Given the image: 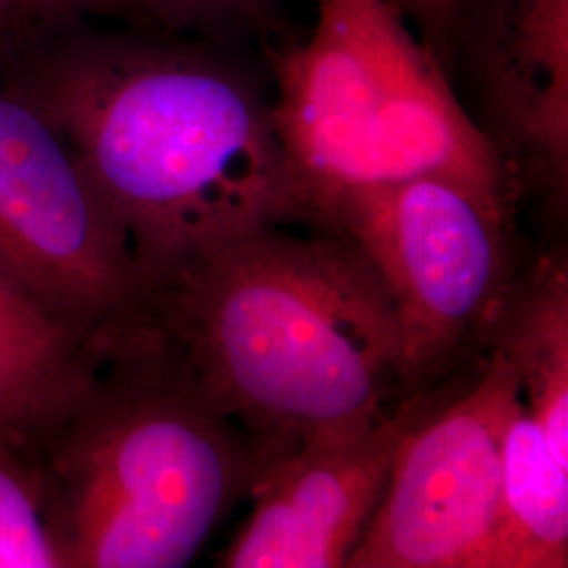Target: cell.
<instances>
[{
  "label": "cell",
  "mask_w": 568,
  "mask_h": 568,
  "mask_svg": "<svg viewBox=\"0 0 568 568\" xmlns=\"http://www.w3.org/2000/svg\"><path fill=\"white\" fill-rule=\"evenodd\" d=\"M0 81L74 150L119 217L143 291L206 244L262 225H312L272 100L206 42L21 20Z\"/></svg>",
  "instance_id": "obj_1"
},
{
  "label": "cell",
  "mask_w": 568,
  "mask_h": 568,
  "mask_svg": "<svg viewBox=\"0 0 568 568\" xmlns=\"http://www.w3.org/2000/svg\"><path fill=\"white\" fill-rule=\"evenodd\" d=\"M142 316L262 450L368 426L406 389L386 284L318 225L206 244L145 286Z\"/></svg>",
  "instance_id": "obj_2"
},
{
  "label": "cell",
  "mask_w": 568,
  "mask_h": 568,
  "mask_svg": "<svg viewBox=\"0 0 568 568\" xmlns=\"http://www.w3.org/2000/svg\"><path fill=\"white\" fill-rule=\"evenodd\" d=\"M32 448L61 568L190 565L264 462L143 318Z\"/></svg>",
  "instance_id": "obj_3"
},
{
  "label": "cell",
  "mask_w": 568,
  "mask_h": 568,
  "mask_svg": "<svg viewBox=\"0 0 568 568\" xmlns=\"http://www.w3.org/2000/svg\"><path fill=\"white\" fill-rule=\"evenodd\" d=\"M276 131L312 225L347 192L440 178L511 217L520 192L447 72L389 0H318L310 37L267 51Z\"/></svg>",
  "instance_id": "obj_4"
},
{
  "label": "cell",
  "mask_w": 568,
  "mask_h": 568,
  "mask_svg": "<svg viewBox=\"0 0 568 568\" xmlns=\"http://www.w3.org/2000/svg\"><path fill=\"white\" fill-rule=\"evenodd\" d=\"M511 217L440 178L371 185L331 204L318 227L345 234L379 272L403 339L406 392L457 365L487 333L516 278Z\"/></svg>",
  "instance_id": "obj_5"
},
{
  "label": "cell",
  "mask_w": 568,
  "mask_h": 568,
  "mask_svg": "<svg viewBox=\"0 0 568 568\" xmlns=\"http://www.w3.org/2000/svg\"><path fill=\"white\" fill-rule=\"evenodd\" d=\"M0 274L89 344L142 321L129 234L58 129L2 81Z\"/></svg>",
  "instance_id": "obj_6"
},
{
  "label": "cell",
  "mask_w": 568,
  "mask_h": 568,
  "mask_svg": "<svg viewBox=\"0 0 568 568\" xmlns=\"http://www.w3.org/2000/svg\"><path fill=\"white\" fill-rule=\"evenodd\" d=\"M518 375L488 347L478 377L422 415L396 450L389 480L349 568H488L501 514V438Z\"/></svg>",
  "instance_id": "obj_7"
},
{
  "label": "cell",
  "mask_w": 568,
  "mask_h": 568,
  "mask_svg": "<svg viewBox=\"0 0 568 568\" xmlns=\"http://www.w3.org/2000/svg\"><path fill=\"white\" fill-rule=\"evenodd\" d=\"M436 58L518 187L568 190V0H453Z\"/></svg>",
  "instance_id": "obj_8"
},
{
  "label": "cell",
  "mask_w": 568,
  "mask_h": 568,
  "mask_svg": "<svg viewBox=\"0 0 568 568\" xmlns=\"http://www.w3.org/2000/svg\"><path fill=\"white\" fill-rule=\"evenodd\" d=\"M419 396L368 426L267 450L224 568H345L384 497Z\"/></svg>",
  "instance_id": "obj_9"
},
{
  "label": "cell",
  "mask_w": 568,
  "mask_h": 568,
  "mask_svg": "<svg viewBox=\"0 0 568 568\" xmlns=\"http://www.w3.org/2000/svg\"><path fill=\"white\" fill-rule=\"evenodd\" d=\"M102 345L89 344L0 274V429L34 445L93 375Z\"/></svg>",
  "instance_id": "obj_10"
},
{
  "label": "cell",
  "mask_w": 568,
  "mask_h": 568,
  "mask_svg": "<svg viewBox=\"0 0 568 568\" xmlns=\"http://www.w3.org/2000/svg\"><path fill=\"white\" fill-rule=\"evenodd\" d=\"M488 347L518 375L527 410L549 448L568 466V270L565 255H546L516 274L488 328Z\"/></svg>",
  "instance_id": "obj_11"
},
{
  "label": "cell",
  "mask_w": 568,
  "mask_h": 568,
  "mask_svg": "<svg viewBox=\"0 0 568 568\" xmlns=\"http://www.w3.org/2000/svg\"><path fill=\"white\" fill-rule=\"evenodd\" d=\"M567 565L568 466L518 394L501 438V514L488 568Z\"/></svg>",
  "instance_id": "obj_12"
},
{
  "label": "cell",
  "mask_w": 568,
  "mask_h": 568,
  "mask_svg": "<svg viewBox=\"0 0 568 568\" xmlns=\"http://www.w3.org/2000/svg\"><path fill=\"white\" fill-rule=\"evenodd\" d=\"M0 568H61L34 448L0 429Z\"/></svg>",
  "instance_id": "obj_13"
},
{
  "label": "cell",
  "mask_w": 568,
  "mask_h": 568,
  "mask_svg": "<svg viewBox=\"0 0 568 568\" xmlns=\"http://www.w3.org/2000/svg\"><path fill=\"white\" fill-rule=\"evenodd\" d=\"M278 0H135V18L171 32L257 28Z\"/></svg>",
  "instance_id": "obj_14"
},
{
  "label": "cell",
  "mask_w": 568,
  "mask_h": 568,
  "mask_svg": "<svg viewBox=\"0 0 568 568\" xmlns=\"http://www.w3.org/2000/svg\"><path fill=\"white\" fill-rule=\"evenodd\" d=\"M135 16V0H21V20L79 21Z\"/></svg>",
  "instance_id": "obj_15"
},
{
  "label": "cell",
  "mask_w": 568,
  "mask_h": 568,
  "mask_svg": "<svg viewBox=\"0 0 568 568\" xmlns=\"http://www.w3.org/2000/svg\"><path fill=\"white\" fill-rule=\"evenodd\" d=\"M400 9L419 39L436 55L453 0H389Z\"/></svg>",
  "instance_id": "obj_16"
},
{
  "label": "cell",
  "mask_w": 568,
  "mask_h": 568,
  "mask_svg": "<svg viewBox=\"0 0 568 568\" xmlns=\"http://www.w3.org/2000/svg\"><path fill=\"white\" fill-rule=\"evenodd\" d=\"M21 21V0H0V39Z\"/></svg>",
  "instance_id": "obj_17"
}]
</instances>
